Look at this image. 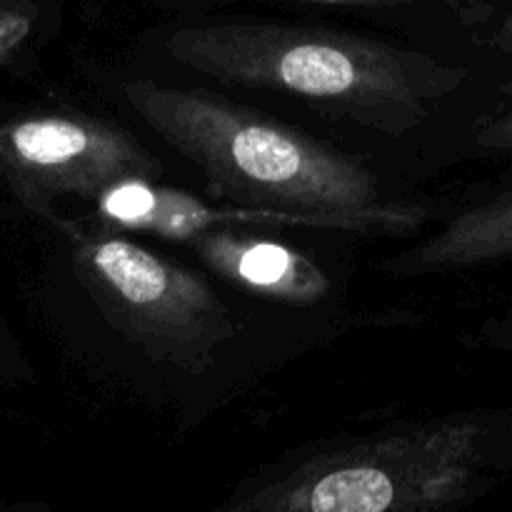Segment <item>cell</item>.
<instances>
[{
  "mask_svg": "<svg viewBox=\"0 0 512 512\" xmlns=\"http://www.w3.org/2000/svg\"><path fill=\"white\" fill-rule=\"evenodd\" d=\"M140 50L203 83L298 100L388 138L418 133L470 78L413 45L285 20H170L148 30Z\"/></svg>",
  "mask_w": 512,
  "mask_h": 512,
  "instance_id": "cell-1",
  "label": "cell"
},
{
  "mask_svg": "<svg viewBox=\"0 0 512 512\" xmlns=\"http://www.w3.org/2000/svg\"><path fill=\"white\" fill-rule=\"evenodd\" d=\"M113 90L220 200L308 215L350 235H415L435 218L355 155L208 88L125 75Z\"/></svg>",
  "mask_w": 512,
  "mask_h": 512,
  "instance_id": "cell-2",
  "label": "cell"
},
{
  "mask_svg": "<svg viewBox=\"0 0 512 512\" xmlns=\"http://www.w3.org/2000/svg\"><path fill=\"white\" fill-rule=\"evenodd\" d=\"M503 410L468 408L338 433L240 480L218 512H438L465 508L508 468Z\"/></svg>",
  "mask_w": 512,
  "mask_h": 512,
  "instance_id": "cell-3",
  "label": "cell"
},
{
  "mask_svg": "<svg viewBox=\"0 0 512 512\" xmlns=\"http://www.w3.org/2000/svg\"><path fill=\"white\" fill-rule=\"evenodd\" d=\"M33 220L55 238L60 268L85 308L140 368L180 383H218L220 373H243L245 353L275 338L255 315L260 300L250 305L253 298L130 233L68 210Z\"/></svg>",
  "mask_w": 512,
  "mask_h": 512,
  "instance_id": "cell-4",
  "label": "cell"
},
{
  "mask_svg": "<svg viewBox=\"0 0 512 512\" xmlns=\"http://www.w3.org/2000/svg\"><path fill=\"white\" fill-rule=\"evenodd\" d=\"M163 175L143 140L105 118L53 108L0 113V193L30 220L120 180Z\"/></svg>",
  "mask_w": 512,
  "mask_h": 512,
  "instance_id": "cell-5",
  "label": "cell"
},
{
  "mask_svg": "<svg viewBox=\"0 0 512 512\" xmlns=\"http://www.w3.org/2000/svg\"><path fill=\"white\" fill-rule=\"evenodd\" d=\"M173 245L188 250L228 288L290 313H338V278L275 228L215 223Z\"/></svg>",
  "mask_w": 512,
  "mask_h": 512,
  "instance_id": "cell-6",
  "label": "cell"
},
{
  "mask_svg": "<svg viewBox=\"0 0 512 512\" xmlns=\"http://www.w3.org/2000/svg\"><path fill=\"white\" fill-rule=\"evenodd\" d=\"M512 260V185L443 215L433 233L380 263L395 278L463 273Z\"/></svg>",
  "mask_w": 512,
  "mask_h": 512,
  "instance_id": "cell-7",
  "label": "cell"
},
{
  "mask_svg": "<svg viewBox=\"0 0 512 512\" xmlns=\"http://www.w3.org/2000/svg\"><path fill=\"white\" fill-rule=\"evenodd\" d=\"M60 23L63 0H0V75L30 68Z\"/></svg>",
  "mask_w": 512,
  "mask_h": 512,
  "instance_id": "cell-8",
  "label": "cell"
},
{
  "mask_svg": "<svg viewBox=\"0 0 512 512\" xmlns=\"http://www.w3.org/2000/svg\"><path fill=\"white\" fill-rule=\"evenodd\" d=\"M155 3L188 15V13H198V10L215 8V5L248 3V0H155ZM278 3L333 5V8H360V10H395V8H410V5H423V3H430V0H278Z\"/></svg>",
  "mask_w": 512,
  "mask_h": 512,
  "instance_id": "cell-9",
  "label": "cell"
},
{
  "mask_svg": "<svg viewBox=\"0 0 512 512\" xmlns=\"http://www.w3.org/2000/svg\"><path fill=\"white\" fill-rule=\"evenodd\" d=\"M35 383V370L0 310V388H25Z\"/></svg>",
  "mask_w": 512,
  "mask_h": 512,
  "instance_id": "cell-10",
  "label": "cell"
},
{
  "mask_svg": "<svg viewBox=\"0 0 512 512\" xmlns=\"http://www.w3.org/2000/svg\"><path fill=\"white\" fill-rule=\"evenodd\" d=\"M470 143L478 153H512V105L475 123Z\"/></svg>",
  "mask_w": 512,
  "mask_h": 512,
  "instance_id": "cell-11",
  "label": "cell"
},
{
  "mask_svg": "<svg viewBox=\"0 0 512 512\" xmlns=\"http://www.w3.org/2000/svg\"><path fill=\"white\" fill-rule=\"evenodd\" d=\"M480 340L512 353V318H495L480 328Z\"/></svg>",
  "mask_w": 512,
  "mask_h": 512,
  "instance_id": "cell-12",
  "label": "cell"
},
{
  "mask_svg": "<svg viewBox=\"0 0 512 512\" xmlns=\"http://www.w3.org/2000/svg\"><path fill=\"white\" fill-rule=\"evenodd\" d=\"M495 48L500 50L503 55H508L512 60V13L505 18V23L495 30V38H493Z\"/></svg>",
  "mask_w": 512,
  "mask_h": 512,
  "instance_id": "cell-13",
  "label": "cell"
}]
</instances>
